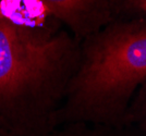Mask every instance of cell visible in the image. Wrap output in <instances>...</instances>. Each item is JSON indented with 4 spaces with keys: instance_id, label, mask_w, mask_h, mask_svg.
I'll list each match as a JSON object with an SVG mask.
<instances>
[{
    "instance_id": "277c9868",
    "label": "cell",
    "mask_w": 146,
    "mask_h": 136,
    "mask_svg": "<svg viewBox=\"0 0 146 136\" xmlns=\"http://www.w3.org/2000/svg\"><path fill=\"white\" fill-rule=\"evenodd\" d=\"M111 20H146V0H107Z\"/></svg>"
},
{
    "instance_id": "3957f363",
    "label": "cell",
    "mask_w": 146,
    "mask_h": 136,
    "mask_svg": "<svg viewBox=\"0 0 146 136\" xmlns=\"http://www.w3.org/2000/svg\"><path fill=\"white\" fill-rule=\"evenodd\" d=\"M76 39L100 30L112 20L107 0H35Z\"/></svg>"
},
{
    "instance_id": "6da1fadb",
    "label": "cell",
    "mask_w": 146,
    "mask_h": 136,
    "mask_svg": "<svg viewBox=\"0 0 146 136\" xmlns=\"http://www.w3.org/2000/svg\"><path fill=\"white\" fill-rule=\"evenodd\" d=\"M80 40L35 0H0V130L49 136Z\"/></svg>"
},
{
    "instance_id": "7a4b0ae2",
    "label": "cell",
    "mask_w": 146,
    "mask_h": 136,
    "mask_svg": "<svg viewBox=\"0 0 146 136\" xmlns=\"http://www.w3.org/2000/svg\"><path fill=\"white\" fill-rule=\"evenodd\" d=\"M146 84V20L111 21L80 40V58L55 118L64 124L124 127V117Z\"/></svg>"
},
{
    "instance_id": "8992f818",
    "label": "cell",
    "mask_w": 146,
    "mask_h": 136,
    "mask_svg": "<svg viewBox=\"0 0 146 136\" xmlns=\"http://www.w3.org/2000/svg\"><path fill=\"white\" fill-rule=\"evenodd\" d=\"M0 136H12V135H11V134H9V133L6 132V131L0 130Z\"/></svg>"
},
{
    "instance_id": "5b68a950",
    "label": "cell",
    "mask_w": 146,
    "mask_h": 136,
    "mask_svg": "<svg viewBox=\"0 0 146 136\" xmlns=\"http://www.w3.org/2000/svg\"><path fill=\"white\" fill-rule=\"evenodd\" d=\"M123 126L146 132V84L133 96L125 112Z\"/></svg>"
}]
</instances>
